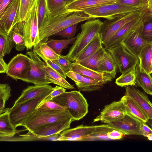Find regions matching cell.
<instances>
[{
    "label": "cell",
    "mask_w": 152,
    "mask_h": 152,
    "mask_svg": "<svg viewBox=\"0 0 152 152\" xmlns=\"http://www.w3.org/2000/svg\"><path fill=\"white\" fill-rule=\"evenodd\" d=\"M93 19L83 12H74L67 15L48 19L39 28L40 40L48 39L72 25Z\"/></svg>",
    "instance_id": "6da1fadb"
},
{
    "label": "cell",
    "mask_w": 152,
    "mask_h": 152,
    "mask_svg": "<svg viewBox=\"0 0 152 152\" xmlns=\"http://www.w3.org/2000/svg\"><path fill=\"white\" fill-rule=\"evenodd\" d=\"M53 100L66 109L73 121L82 119L88 112L87 100L79 91H65Z\"/></svg>",
    "instance_id": "7a4b0ae2"
},
{
    "label": "cell",
    "mask_w": 152,
    "mask_h": 152,
    "mask_svg": "<svg viewBox=\"0 0 152 152\" xmlns=\"http://www.w3.org/2000/svg\"><path fill=\"white\" fill-rule=\"evenodd\" d=\"M103 22L99 19L88 20L81 25V31L66 56L73 62L81 51L99 33H100Z\"/></svg>",
    "instance_id": "3957f363"
},
{
    "label": "cell",
    "mask_w": 152,
    "mask_h": 152,
    "mask_svg": "<svg viewBox=\"0 0 152 152\" xmlns=\"http://www.w3.org/2000/svg\"><path fill=\"white\" fill-rule=\"evenodd\" d=\"M71 119L72 120L66 110L42 111L35 110L26 120L23 126L28 131V133H33L49 124Z\"/></svg>",
    "instance_id": "277c9868"
},
{
    "label": "cell",
    "mask_w": 152,
    "mask_h": 152,
    "mask_svg": "<svg viewBox=\"0 0 152 152\" xmlns=\"http://www.w3.org/2000/svg\"><path fill=\"white\" fill-rule=\"evenodd\" d=\"M52 91L20 104L13 105L11 108H10V119L14 128L16 129L18 126H23L26 120L36 110L38 106Z\"/></svg>",
    "instance_id": "5b68a950"
},
{
    "label": "cell",
    "mask_w": 152,
    "mask_h": 152,
    "mask_svg": "<svg viewBox=\"0 0 152 152\" xmlns=\"http://www.w3.org/2000/svg\"><path fill=\"white\" fill-rule=\"evenodd\" d=\"M38 1L37 0L23 21L22 33L27 50L40 41L37 18Z\"/></svg>",
    "instance_id": "8992f818"
},
{
    "label": "cell",
    "mask_w": 152,
    "mask_h": 152,
    "mask_svg": "<svg viewBox=\"0 0 152 152\" xmlns=\"http://www.w3.org/2000/svg\"><path fill=\"white\" fill-rule=\"evenodd\" d=\"M141 10L115 1L113 3L88 9L83 12L94 19L102 18L112 20L119 16Z\"/></svg>",
    "instance_id": "52a82bcc"
},
{
    "label": "cell",
    "mask_w": 152,
    "mask_h": 152,
    "mask_svg": "<svg viewBox=\"0 0 152 152\" xmlns=\"http://www.w3.org/2000/svg\"><path fill=\"white\" fill-rule=\"evenodd\" d=\"M142 10L135 11L117 16L112 20L103 22L100 34L102 43L104 44L118 31L129 22L140 18Z\"/></svg>",
    "instance_id": "ba28073f"
},
{
    "label": "cell",
    "mask_w": 152,
    "mask_h": 152,
    "mask_svg": "<svg viewBox=\"0 0 152 152\" xmlns=\"http://www.w3.org/2000/svg\"><path fill=\"white\" fill-rule=\"evenodd\" d=\"M31 64L30 57L21 53L18 54L7 64L6 73L15 80H20L25 82L28 77Z\"/></svg>",
    "instance_id": "9c48e42d"
},
{
    "label": "cell",
    "mask_w": 152,
    "mask_h": 152,
    "mask_svg": "<svg viewBox=\"0 0 152 152\" xmlns=\"http://www.w3.org/2000/svg\"><path fill=\"white\" fill-rule=\"evenodd\" d=\"M26 54L31 58V64L28 77L25 82L37 85L50 84L47 78L46 63L33 51L27 52Z\"/></svg>",
    "instance_id": "30bf717a"
},
{
    "label": "cell",
    "mask_w": 152,
    "mask_h": 152,
    "mask_svg": "<svg viewBox=\"0 0 152 152\" xmlns=\"http://www.w3.org/2000/svg\"><path fill=\"white\" fill-rule=\"evenodd\" d=\"M20 0H12L0 15V34H9L13 27L19 22Z\"/></svg>",
    "instance_id": "8fae6325"
},
{
    "label": "cell",
    "mask_w": 152,
    "mask_h": 152,
    "mask_svg": "<svg viewBox=\"0 0 152 152\" xmlns=\"http://www.w3.org/2000/svg\"><path fill=\"white\" fill-rule=\"evenodd\" d=\"M107 50L113 56L122 73L135 67L139 62V58L128 52L121 44Z\"/></svg>",
    "instance_id": "7c38bea8"
},
{
    "label": "cell",
    "mask_w": 152,
    "mask_h": 152,
    "mask_svg": "<svg viewBox=\"0 0 152 152\" xmlns=\"http://www.w3.org/2000/svg\"><path fill=\"white\" fill-rule=\"evenodd\" d=\"M127 112L123 100L114 101L105 106L93 123L100 121L104 123L114 121L123 117Z\"/></svg>",
    "instance_id": "4fadbf2b"
},
{
    "label": "cell",
    "mask_w": 152,
    "mask_h": 152,
    "mask_svg": "<svg viewBox=\"0 0 152 152\" xmlns=\"http://www.w3.org/2000/svg\"><path fill=\"white\" fill-rule=\"evenodd\" d=\"M140 121L127 113L122 118L107 124L124 135H142Z\"/></svg>",
    "instance_id": "5bb4252c"
},
{
    "label": "cell",
    "mask_w": 152,
    "mask_h": 152,
    "mask_svg": "<svg viewBox=\"0 0 152 152\" xmlns=\"http://www.w3.org/2000/svg\"><path fill=\"white\" fill-rule=\"evenodd\" d=\"M142 23L121 43L128 52L138 58L142 49L149 44L141 35Z\"/></svg>",
    "instance_id": "9a60e30c"
},
{
    "label": "cell",
    "mask_w": 152,
    "mask_h": 152,
    "mask_svg": "<svg viewBox=\"0 0 152 152\" xmlns=\"http://www.w3.org/2000/svg\"><path fill=\"white\" fill-rule=\"evenodd\" d=\"M142 15L139 18L125 24L104 45L105 48L108 50L121 45L124 40L142 24Z\"/></svg>",
    "instance_id": "2e32d148"
},
{
    "label": "cell",
    "mask_w": 152,
    "mask_h": 152,
    "mask_svg": "<svg viewBox=\"0 0 152 152\" xmlns=\"http://www.w3.org/2000/svg\"><path fill=\"white\" fill-rule=\"evenodd\" d=\"M96 126H79L75 128L67 129L59 134L58 141H82L91 135L95 130Z\"/></svg>",
    "instance_id": "e0dca14e"
},
{
    "label": "cell",
    "mask_w": 152,
    "mask_h": 152,
    "mask_svg": "<svg viewBox=\"0 0 152 152\" xmlns=\"http://www.w3.org/2000/svg\"><path fill=\"white\" fill-rule=\"evenodd\" d=\"M125 95L132 98L152 120V103L144 93L134 88L126 86Z\"/></svg>",
    "instance_id": "ac0fdd59"
},
{
    "label": "cell",
    "mask_w": 152,
    "mask_h": 152,
    "mask_svg": "<svg viewBox=\"0 0 152 152\" xmlns=\"http://www.w3.org/2000/svg\"><path fill=\"white\" fill-rule=\"evenodd\" d=\"M53 88L48 85L28 86L23 90L20 96L15 101L14 105L37 97L44 94L52 91Z\"/></svg>",
    "instance_id": "d6986e66"
},
{
    "label": "cell",
    "mask_w": 152,
    "mask_h": 152,
    "mask_svg": "<svg viewBox=\"0 0 152 152\" xmlns=\"http://www.w3.org/2000/svg\"><path fill=\"white\" fill-rule=\"evenodd\" d=\"M111 0H74L66 4L67 10L72 13L83 11L97 6L115 3Z\"/></svg>",
    "instance_id": "ffe728a7"
},
{
    "label": "cell",
    "mask_w": 152,
    "mask_h": 152,
    "mask_svg": "<svg viewBox=\"0 0 152 152\" xmlns=\"http://www.w3.org/2000/svg\"><path fill=\"white\" fill-rule=\"evenodd\" d=\"M71 119L52 123L42 127L32 133L42 137H47L56 134H60L70 127L73 121Z\"/></svg>",
    "instance_id": "44dd1931"
},
{
    "label": "cell",
    "mask_w": 152,
    "mask_h": 152,
    "mask_svg": "<svg viewBox=\"0 0 152 152\" xmlns=\"http://www.w3.org/2000/svg\"><path fill=\"white\" fill-rule=\"evenodd\" d=\"M70 70L106 83L111 81L113 79L111 76L109 74L88 68L76 61L72 63V68Z\"/></svg>",
    "instance_id": "7402d4cb"
},
{
    "label": "cell",
    "mask_w": 152,
    "mask_h": 152,
    "mask_svg": "<svg viewBox=\"0 0 152 152\" xmlns=\"http://www.w3.org/2000/svg\"><path fill=\"white\" fill-rule=\"evenodd\" d=\"M124 103L127 112L142 122H147L149 118L146 113L132 98L125 95L121 99Z\"/></svg>",
    "instance_id": "603a6c76"
},
{
    "label": "cell",
    "mask_w": 152,
    "mask_h": 152,
    "mask_svg": "<svg viewBox=\"0 0 152 152\" xmlns=\"http://www.w3.org/2000/svg\"><path fill=\"white\" fill-rule=\"evenodd\" d=\"M136 85L147 94L152 95V77L140 66L139 62L135 68Z\"/></svg>",
    "instance_id": "cb8c5ba5"
},
{
    "label": "cell",
    "mask_w": 152,
    "mask_h": 152,
    "mask_svg": "<svg viewBox=\"0 0 152 152\" xmlns=\"http://www.w3.org/2000/svg\"><path fill=\"white\" fill-rule=\"evenodd\" d=\"M10 108L0 112V137H12L19 131L16 130L12 124L9 115Z\"/></svg>",
    "instance_id": "d4e9b609"
},
{
    "label": "cell",
    "mask_w": 152,
    "mask_h": 152,
    "mask_svg": "<svg viewBox=\"0 0 152 152\" xmlns=\"http://www.w3.org/2000/svg\"><path fill=\"white\" fill-rule=\"evenodd\" d=\"M46 0L48 13L46 20L72 13L67 10V3L64 0Z\"/></svg>",
    "instance_id": "484cf974"
},
{
    "label": "cell",
    "mask_w": 152,
    "mask_h": 152,
    "mask_svg": "<svg viewBox=\"0 0 152 152\" xmlns=\"http://www.w3.org/2000/svg\"><path fill=\"white\" fill-rule=\"evenodd\" d=\"M59 134H56L47 137H42L28 133L24 134H19L17 137H0V141L20 142L35 141H58Z\"/></svg>",
    "instance_id": "4316f807"
},
{
    "label": "cell",
    "mask_w": 152,
    "mask_h": 152,
    "mask_svg": "<svg viewBox=\"0 0 152 152\" xmlns=\"http://www.w3.org/2000/svg\"><path fill=\"white\" fill-rule=\"evenodd\" d=\"M48 39H45L35 45L33 51L45 61H53L58 58L59 55L47 44Z\"/></svg>",
    "instance_id": "83f0119b"
},
{
    "label": "cell",
    "mask_w": 152,
    "mask_h": 152,
    "mask_svg": "<svg viewBox=\"0 0 152 152\" xmlns=\"http://www.w3.org/2000/svg\"><path fill=\"white\" fill-rule=\"evenodd\" d=\"M117 67L113 56L106 50L103 59L99 66L98 72L109 74L114 78L116 75Z\"/></svg>",
    "instance_id": "f1b7e54d"
},
{
    "label": "cell",
    "mask_w": 152,
    "mask_h": 152,
    "mask_svg": "<svg viewBox=\"0 0 152 152\" xmlns=\"http://www.w3.org/2000/svg\"><path fill=\"white\" fill-rule=\"evenodd\" d=\"M102 44L100 33H98L81 51L75 61H79L89 57L102 47Z\"/></svg>",
    "instance_id": "f546056e"
},
{
    "label": "cell",
    "mask_w": 152,
    "mask_h": 152,
    "mask_svg": "<svg viewBox=\"0 0 152 152\" xmlns=\"http://www.w3.org/2000/svg\"><path fill=\"white\" fill-rule=\"evenodd\" d=\"M106 49L101 47L96 52L87 58L76 61L88 68L98 72L99 66L104 57Z\"/></svg>",
    "instance_id": "4dcf8cb0"
},
{
    "label": "cell",
    "mask_w": 152,
    "mask_h": 152,
    "mask_svg": "<svg viewBox=\"0 0 152 152\" xmlns=\"http://www.w3.org/2000/svg\"><path fill=\"white\" fill-rule=\"evenodd\" d=\"M22 24L23 21L18 23L13 27L8 34L15 44V49L19 51L24 50L26 48L22 33Z\"/></svg>",
    "instance_id": "1f68e13d"
},
{
    "label": "cell",
    "mask_w": 152,
    "mask_h": 152,
    "mask_svg": "<svg viewBox=\"0 0 152 152\" xmlns=\"http://www.w3.org/2000/svg\"><path fill=\"white\" fill-rule=\"evenodd\" d=\"M46 71L47 80L50 84L53 83L69 89L75 88L65 79L51 67L47 65Z\"/></svg>",
    "instance_id": "d6a6232c"
},
{
    "label": "cell",
    "mask_w": 152,
    "mask_h": 152,
    "mask_svg": "<svg viewBox=\"0 0 152 152\" xmlns=\"http://www.w3.org/2000/svg\"><path fill=\"white\" fill-rule=\"evenodd\" d=\"M114 129L107 124L96 126V128L92 134L83 139L82 141L110 140L107 137V133Z\"/></svg>",
    "instance_id": "836d02e7"
},
{
    "label": "cell",
    "mask_w": 152,
    "mask_h": 152,
    "mask_svg": "<svg viewBox=\"0 0 152 152\" xmlns=\"http://www.w3.org/2000/svg\"><path fill=\"white\" fill-rule=\"evenodd\" d=\"M142 19L141 35L148 44L152 45V15L148 14L145 9L143 11Z\"/></svg>",
    "instance_id": "e575fe53"
},
{
    "label": "cell",
    "mask_w": 152,
    "mask_h": 152,
    "mask_svg": "<svg viewBox=\"0 0 152 152\" xmlns=\"http://www.w3.org/2000/svg\"><path fill=\"white\" fill-rule=\"evenodd\" d=\"M83 75V79L81 83H75L77 88L84 91H91L100 90L106 83L98 81L90 77Z\"/></svg>",
    "instance_id": "d590c367"
},
{
    "label": "cell",
    "mask_w": 152,
    "mask_h": 152,
    "mask_svg": "<svg viewBox=\"0 0 152 152\" xmlns=\"http://www.w3.org/2000/svg\"><path fill=\"white\" fill-rule=\"evenodd\" d=\"M138 58L141 67L148 74H150L152 58V45L149 44L145 47L141 51Z\"/></svg>",
    "instance_id": "8d00e7d4"
},
{
    "label": "cell",
    "mask_w": 152,
    "mask_h": 152,
    "mask_svg": "<svg viewBox=\"0 0 152 152\" xmlns=\"http://www.w3.org/2000/svg\"><path fill=\"white\" fill-rule=\"evenodd\" d=\"M135 68V67L122 73L121 75L116 79V84L122 87L136 86Z\"/></svg>",
    "instance_id": "74e56055"
},
{
    "label": "cell",
    "mask_w": 152,
    "mask_h": 152,
    "mask_svg": "<svg viewBox=\"0 0 152 152\" xmlns=\"http://www.w3.org/2000/svg\"><path fill=\"white\" fill-rule=\"evenodd\" d=\"M76 37L65 39H50L47 42V45L57 54L61 55L63 50L70 44L74 43Z\"/></svg>",
    "instance_id": "f35d334b"
},
{
    "label": "cell",
    "mask_w": 152,
    "mask_h": 152,
    "mask_svg": "<svg viewBox=\"0 0 152 152\" xmlns=\"http://www.w3.org/2000/svg\"><path fill=\"white\" fill-rule=\"evenodd\" d=\"M15 44L9 34H0V57L9 54Z\"/></svg>",
    "instance_id": "ab89813d"
},
{
    "label": "cell",
    "mask_w": 152,
    "mask_h": 152,
    "mask_svg": "<svg viewBox=\"0 0 152 152\" xmlns=\"http://www.w3.org/2000/svg\"><path fill=\"white\" fill-rule=\"evenodd\" d=\"M37 18L39 28L43 24L48 16L46 0H38Z\"/></svg>",
    "instance_id": "60d3db41"
},
{
    "label": "cell",
    "mask_w": 152,
    "mask_h": 152,
    "mask_svg": "<svg viewBox=\"0 0 152 152\" xmlns=\"http://www.w3.org/2000/svg\"><path fill=\"white\" fill-rule=\"evenodd\" d=\"M36 110L38 111L62 110L66 109L55 102L53 99L43 100L37 107Z\"/></svg>",
    "instance_id": "b9f144b4"
},
{
    "label": "cell",
    "mask_w": 152,
    "mask_h": 152,
    "mask_svg": "<svg viewBox=\"0 0 152 152\" xmlns=\"http://www.w3.org/2000/svg\"><path fill=\"white\" fill-rule=\"evenodd\" d=\"M11 91L9 84H0V112L4 109L6 102L11 96Z\"/></svg>",
    "instance_id": "7bdbcfd3"
},
{
    "label": "cell",
    "mask_w": 152,
    "mask_h": 152,
    "mask_svg": "<svg viewBox=\"0 0 152 152\" xmlns=\"http://www.w3.org/2000/svg\"><path fill=\"white\" fill-rule=\"evenodd\" d=\"M37 0H20L19 14V22L24 21L27 14Z\"/></svg>",
    "instance_id": "ee69618b"
},
{
    "label": "cell",
    "mask_w": 152,
    "mask_h": 152,
    "mask_svg": "<svg viewBox=\"0 0 152 152\" xmlns=\"http://www.w3.org/2000/svg\"><path fill=\"white\" fill-rule=\"evenodd\" d=\"M52 61L58 64L66 73L71 69L72 62L66 56L59 55L57 59Z\"/></svg>",
    "instance_id": "f6af8a7d"
},
{
    "label": "cell",
    "mask_w": 152,
    "mask_h": 152,
    "mask_svg": "<svg viewBox=\"0 0 152 152\" xmlns=\"http://www.w3.org/2000/svg\"><path fill=\"white\" fill-rule=\"evenodd\" d=\"M116 2L140 9L146 8L148 3L147 0H120Z\"/></svg>",
    "instance_id": "bcb514c9"
},
{
    "label": "cell",
    "mask_w": 152,
    "mask_h": 152,
    "mask_svg": "<svg viewBox=\"0 0 152 152\" xmlns=\"http://www.w3.org/2000/svg\"><path fill=\"white\" fill-rule=\"evenodd\" d=\"M77 24L76 23L68 26L56 33L54 35L61 36L68 38H72L76 33Z\"/></svg>",
    "instance_id": "7dc6e473"
},
{
    "label": "cell",
    "mask_w": 152,
    "mask_h": 152,
    "mask_svg": "<svg viewBox=\"0 0 152 152\" xmlns=\"http://www.w3.org/2000/svg\"><path fill=\"white\" fill-rule=\"evenodd\" d=\"M45 63L47 65L53 68L60 74L65 79H66L67 77L66 73L58 64L52 61L48 60L45 61Z\"/></svg>",
    "instance_id": "c3c4849f"
},
{
    "label": "cell",
    "mask_w": 152,
    "mask_h": 152,
    "mask_svg": "<svg viewBox=\"0 0 152 152\" xmlns=\"http://www.w3.org/2000/svg\"><path fill=\"white\" fill-rule=\"evenodd\" d=\"M66 90V88L59 86H56L53 87V90L44 100H52L54 97L65 92Z\"/></svg>",
    "instance_id": "681fc988"
},
{
    "label": "cell",
    "mask_w": 152,
    "mask_h": 152,
    "mask_svg": "<svg viewBox=\"0 0 152 152\" xmlns=\"http://www.w3.org/2000/svg\"><path fill=\"white\" fill-rule=\"evenodd\" d=\"M66 74V76L73 80L75 83H81L83 80V75L76 72L70 70Z\"/></svg>",
    "instance_id": "f907efd6"
},
{
    "label": "cell",
    "mask_w": 152,
    "mask_h": 152,
    "mask_svg": "<svg viewBox=\"0 0 152 152\" xmlns=\"http://www.w3.org/2000/svg\"><path fill=\"white\" fill-rule=\"evenodd\" d=\"M124 135L121 131L114 129L109 132L107 136L110 140H117L121 139Z\"/></svg>",
    "instance_id": "816d5d0a"
},
{
    "label": "cell",
    "mask_w": 152,
    "mask_h": 152,
    "mask_svg": "<svg viewBox=\"0 0 152 152\" xmlns=\"http://www.w3.org/2000/svg\"><path fill=\"white\" fill-rule=\"evenodd\" d=\"M141 132L142 135L146 137L148 134H152V129L146 123L142 122L140 127Z\"/></svg>",
    "instance_id": "f5cc1de1"
},
{
    "label": "cell",
    "mask_w": 152,
    "mask_h": 152,
    "mask_svg": "<svg viewBox=\"0 0 152 152\" xmlns=\"http://www.w3.org/2000/svg\"><path fill=\"white\" fill-rule=\"evenodd\" d=\"M12 0H0V15Z\"/></svg>",
    "instance_id": "db71d44e"
},
{
    "label": "cell",
    "mask_w": 152,
    "mask_h": 152,
    "mask_svg": "<svg viewBox=\"0 0 152 152\" xmlns=\"http://www.w3.org/2000/svg\"><path fill=\"white\" fill-rule=\"evenodd\" d=\"M7 64L5 62L3 57H0V73H6Z\"/></svg>",
    "instance_id": "11a10c76"
},
{
    "label": "cell",
    "mask_w": 152,
    "mask_h": 152,
    "mask_svg": "<svg viewBox=\"0 0 152 152\" xmlns=\"http://www.w3.org/2000/svg\"><path fill=\"white\" fill-rule=\"evenodd\" d=\"M148 3L146 10L147 13L150 15H152V0H147Z\"/></svg>",
    "instance_id": "9f6ffc18"
},
{
    "label": "cell",
    "mask_w": 152,
    "mask_h": 152,
    "mask_svg": "<svg viewBox=\"0 0 152 152\" xmlns=\"http://www.w3.org/2000/svg\"><path fill=\"white\" fill-rule=\"evenodd\" d=\"M146 137L148 138V139L149 140L152 141V134H148Z\"/></svg>",
    "instance_id": "6f0895ef"
},
{
    "label": "cell",
    "mask_w": 152,
    "mask_h": 152,
    "mask_svg": "<svg viewBox=\"0 0 152 152\" xmlns=\"http://www.w3.org/2000/svg\"><path fill=\"white\" fill-rule=\"evenodd\" d=\"M152 73V58L151 61V65L150 69V74Z\"/></svg>",
    "instance_id": "680465c9"
},
{
    "label": "cell",
    "mask_w": 152,
    "mask_h": 152,
    "mask_svg": "<svg viewBox=\"0 0 152 152\" xmlns=\"http://www.w3.org/2000/svg\"><path fill=\"white\" fill-rule=\"evenodd\" d=\"M64 0L66 2V3H67L71 1H72L74 0Z\"/></svg>",
    "instance_id": "91938a15"
},
{
    "label": "cell",
    "mask_w": 152,
    "mask_h": 152,
    "mask_svg": "<svg viewBox=\"0 0 152 152\" xmlns=\"http://www.w3.org/2000/svg\"><path fill=\"white\" fill-rule=\"evenodd\" d=\"M151 129H152V122H151Z\"/></svg>",
    "instance_id": "94428289"
},
{
    "label": "cell",
    "mask_w": 152,
    "mask_h": 152,
    "mask_svg": "<svg viewBox=\"0 0 152 152\" xmlns=\"http://www.w3.org/2000/svg\"><path fill=\"white\" fill-rule=\"evenodd\" d=\"M113 0V1H119L120 0Z\"/></svg>",
    "instance_id": "6125c7cd"
}]
</instances>
